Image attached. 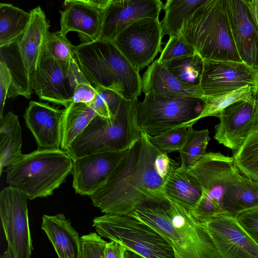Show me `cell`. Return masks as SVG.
<instances>
[{
  "mask_svg": "<svg viewBox=\"0 0 258 258\" xmlns=\"http://www.w3.org/2000/svg\"><path fill=\"white\" fill-rule=\"evenodd\" d=\"M206 0H167L163 6L165 13L161 22L163 35L169 37L179 33L184 20Z\"/></svg>",
  "mask_w": 258,
  "mask_h": 258,
  "instance_id": "f1b7e54d",
  "label": "cell"
},
{
  "mask_svg": "<svg viewBox=\"0 0 258 258\" xmlns=\"http://www.w3.org/2000/svg\"><path fill=\"white\" fill-rule=\"evenodd\" d=\"M202 224L211 236L220 258H258V244L235 217L221 213Z\"/></svg>",
  "mask_w": 258,
  "mask_h": 258,
  "instance_id": "5bb4252c",
  "label": "cell"
},
{
  "mask_svg": "<svg viewBox=\"0 0 258 258\" xmlns=\"http://www.w3.org/2000/svg\"><path fill=\"white\" fill-rule=\"evenodd\" d=\"M129 215L161 235L172 247L175 258H220L205 226L174 202L137 209Z\"/></svg>",
  "mask_w": 258,
  "mask_h": 258,
  "instance_id": "7a4b0ae2",
  "label": "cell"
},
{
  "mask_svg": "<svg viewBox=\"0 0 258 258\" xmlns=\"http://www.w3.org/2000/svg\"><path fill=\"white\" fill-rule=\"evenodd\" d=\"M222 207L225 213L234 217L243 212L258 208V183L237 169L225 192Z\"/></svg>",
  "mask_w": 258,
  "mask_h": 258,
  "instance_id": "cb8c5ba5",
  "label": "cell"
},
{
  "mask_svg": "<svg viewBox=\"0 0 258 258\" xmlns=\"http://www.w3.org/2000/svg\"><path fill=\"white\" fill-rule=\"evenodd\" d=\"M188 131L186 126H179L167 130L155 136L147 135L150 142L162 153H169L180 150Z\"/></svg>",
  "mask_w": 258,
  "mask_h": 258,
  "instance_id": "836d02e7",
  "label": "cell"
},
{
  "mask_svg": "<svg viewBox=\"0 0 258 258\" xmlns=\"http://www.w3.org/2000/svg\"><path fill=\"white\" fill-rule=\"evenodd\" d=\"M256 102H255V113L257 122L258 123V81L256 87Z\"/></svg>",
  "mask_w": 258,
  "mask_h": 258,
  "instance_id": "bcb514c9",
  "label": "cell"
},
{
  "mask_svg": "<svg viewBox=\"0 0 258 258\" xmlns=\"http://www.w3.org/2000/svg\"><path fill=\"white\" fill-rule=\"evenodd\" d=\"M93 222L101 237L120 243L145 258H175L172 247L161 235L129 215L104 214Z\"/></svg>",
  "mask_w": 258,
  "mask_h": 258,
  "instance_id": "9c48e42d",
  "label": "cell"
},
{
  "mask_svg": "<svg viewBox=\"0 0 258 258\" xmlns=\"http://www.w3.org/2000/svg\"><path fill=\"white\" fill-rule=\"evenodd\" d=\"M107 242L96 232L82 236L80 258H105Z\"/></svg>",
  "mask_w": 258,
  "mask_h": 258,
  "instance_id": "74e56055",
  "label": "cell"
},
{
  "mask_svg": "<svg viewBox=\"0 0 258 258\" xmlns=\"http://www.w3.org/2000/svg\"><path fill=\"white\" fill-rule=\"evenodd\" d=\"M203 60L200 87L204 96L221 95L245 86L256 88L258 72L244 62Z\"/></svg>",
  "mask_w": 258,
  "mask_h": 258,
  "instance_id": "4fadbf2b",
  "label": "cell"
},
{
  "mask_svg": "<svg viewBox=\"0 0 258 258\" xmlns=\"http://www.w3.org/2000/svg\"><path fill=\"white\" fill-rule=\"evenodd\" d=\"M163 6L160 0H109L98 39L113 41L123 30L140 19H159Z\"/></svg>",
  "mask_w": 258,
  "mask_h": 258,
  "instance_id": "ac0fdd59",
  "label": "cell"
},
{
  "mask_svg": "<svg viewBox=\"0 0 258 258\" xmlns=\"http://www.w3.org/2000/svg\"><path fill=\"white\" fill-rule=\"evenodd\" d=\"M135 99H122L113 118L96 115L66 151L75 159L94 153L128 150L141 138Z\"/></svg>",
  "mask_w": 258,
  "mask_h": 258,
  "instance_id": "52a82bcc",
  "label": "cell"
},
{
  "mask_svg": "<svg viewBox=\"0 0 258 258\" xmlns=\"http://www.w3.org/2000/svg\"><path fill=\"white\" fill-rule=\"evenodd\" d=\"M163 190L168 200L178 204L189 211L197 205L203 193L201 184L195 175L189 170L180 166L170 174Z\"/></svg>",
  "mask_w": 258,
  "mask_h": 258,
  "instance_id": "d4e9b609",
  "label": "cell"
},
{
  "mask_svg": "<svg viewBox=\"0 0 258 258\" xmlns=\"http://www.w3.org/2000/svg\"><path fill=\"white\" fill-rule=\"evenodd\" d=\"M41 229L45 232L58 258H80L81 237L63 214L44 215Z\"/></svg>",
  "mask_w": 258,
  "mask_h": 258,
  "instance_id": "603a6c76",
  "label": "cell"
},
{
  "mask_svg": "<svg viewBox=\"0 0 258 258\" xmlns=\"http://www.w3.org/2000/svg\"><path fill=\"white\" fill-rule=\"evenodd\" d=\"M73 166L66 151L37 149L6 167V182L29 200L46 198L64 182Z\"/></svg>",
  "mask_w": 258,
  "mask_h": 258,
  "instance_id": "5b68a950",
  "label": "cell"
},
{
  "mask_svg": "<svg viewBox=\"0 0 258 258\" xmlns=\"http://www.w3.org/2000/svg\"><path fill=\"white\" fill-rule=\"evenodd\" d=\"M204 104L197 122L209 116L217 117L219 113L230 105L240 100L255 104L256 88L245 86L221 95L204 96Z\"/></svg>",
  "mask_w": 258,
  "mask_h": 258,
  "instance_id": "4dcf8cb0",
  "label": "cell"
},
{
  "mask_svg": "<svg viewBox=\"0 0 258 258\" xmlns=\"http://www.w3.org/2000/svg\"><path fill=\"white\" fill-rule=\"evenodd\" d=\"M64 109L61 149L67 151L74 140L98 115L91 104L72 102Z\"/></svg>",
  "mask_w": 258,
  "mask_h": 258,
  "instance_id": "4316f807",
  "label": "cell"
},
{
  "mask_svg": "<svg viewBox=\"0 0 258 258\" xmlns=\"http://www.w3.org/2000/svg\"><path fill=\"white\" fill-rule=\"evenodd\" d=\"M196 53L194 47L179 33L169 37L157 60L162 63L175 58L191 56Z\"/></svg>",
  "mask_w": 258,
  "mask_h": 258,
  "instance_id": "8d00e7d4",
  "label": "cell"
},
{
  "mask_svg": "<svg viewBox=\"0 0 258 258\" xmlns=\"http://www.w3.org/2000/svg\"><path fill=\"white\" fill-rule=\"evenodd\" d=\"M29 24L15 41L0 47V61L5 62L12 76L8 98L22 96L30 99L34 76L40 61L50 25L40 6L30 10Z\"/></svg>",
  "mask_w": 258,
  "mask_h": 258,
  "instance_id": "8992f818",
  "label": "cell"
},
{
  "mask_svg": "<svg viewBox=\"0 0 258 258\" xmlns=\"http://www.w3.org/2000/svg\"><path fill=\"white\" fill-rule=\"evenodd\" d=\"M64 110L41 102H30L24 118L35 138L38 149H61Z\"/></svg>",
  "mask_w": 258,
  "mask_h": 258,
  "instance_id": "ffe728a7",
  "label": "cell"
},
{
  "mask_svg": "<svg viewBox=\"0 0 258 258\" xmlns=\"http://www.w3.org/2000/svg\"><path fill=\"white\" fill-rule=\"evenodd\" d=\"M74 57L94 88L110 89L126 100L140 96L143 82L139 71L113 41L98 39L74 45Z\"/></svg>",
  "mask_w": 258,
  "mask_h": 258,
  "instance_id": "3957f363",
  "label": "cell"
},
{
  "mask_svg": "<svg viewBox=\"0 0 258 258\" xmlns=\"http://www.w3.org/2000/svg\"><path fill=\"white\" fill-rule=\"evenodd\" d=\"M163 36L159 19L144 18L126 28L113 42L140 72L149 66L160 51Z\"/></svg>",
  "mask_w": 258,
  "mask_h": 258,
  "instance_id": "7c38bea8",
  "label": "cell"
},
{
  "mask_svg": "<svg viewBox=\"0 0 258 258\" xmlns=\"http://www.w3.org/2000/svg\"><path fill=\"white\" fill-rule=\"evenodd\" d=\"M109 0H67L60 11V29L64 35L76 32L81 43L97 40L100 36Z\"/></svg>",
  "mask_w": 258,
  "mask_h": 258,
  "instance_id": "2e32d148",
  "label": "cell"
},
{
  "mask_svg": "<svg viewBox=\"0 0 258 258\" xmlns=\"http://www.w3.org/2000/svg\"><path fill=\"white\" fill-rule=\"evenodd\" d=\"M142 91L146 94L163 96H190L203 98L200 87L186 85L176 79L157 59L143 74Z\"/></svg>",
  "mask_w": 258,
  "mask_h": 258,
  "instance_id": "7402d4cb",
  "label": "cell"
},
{
  "mask_svg": "<svg viewBox=\"0 0 258 258\" xmlns=\"http://www.w3.org/2000/svg\"><path fill=\"white\" fill-rule=\"evenodd\" d=\"M214 139L220 144L236 152L253 130L258 125L255 104L240 100L230 105L217 116Z\"/></svg>",
  "mask_w": 258,
  "mask_h": 258,
  "instance_id": "d6986e66",
  "label": "cell"
},
{
  "mask_svg": "<svg viewBox=\"0 0 258 258\" xmlns=\"http://www.w3.org/2000/svg\"><path fill=\"white\" fill-rule=\"evenodd\" d=\"M31 15L14 5L0 4V47L15 41L27 29Z\"/></svg>",
  "mask_w": 258,
  "mask_h": 258,
  "instance_id": "83f0119b",
  "label": "cell"
},
{
  "mask_svg": "<svg viewBox=\"0 0 258 258\" xmlns=\"http://www.w3.org/2000/svg\"><path fill=\"white\" fill-rule=\"evenodd\" d=\"M126 249L124 246L117 242H107L104 249L105 258H124V252Z\"/></svg>",
  "mask_w": 258,
  "mask_h": 258,
  "instance_id": "b9f144b4",
  "label": "cell"
},
{
  "mask_svg": "<svg viewBox=\"0 0 258 258\" xmlns=\"http://www.w3.org/2000/svg\"><path fill=\"white\" fill-rule=\"evenodd\" d=\"M210 138L207 129L195 130L188 127L185 142L179 151L181 164L180 167L189 170L206 152Z\"/></svg>",
  "mask_w": 258,
  "mask_h": 258,
  "instance_id": "d6a6232c",
  "label": "cell"
},
{
  "mask_svg": "<svg viewBox=\"0 0 258 258\" xmlns=\"http://www.w3.org/2000/svg\"><path fill=\"white\" fill-rule=\"evenodd\" d=\"M141 131L158 135L179 126L192 127L203 109V98L146 94L142 101L135 99Z\"/></svg>",
  "mask_w": 258,
  "mask_h": 258,
  "instance_id": "ba28073f",
  "label": "cell"
},
{
  "mask_svg": "<svg viewBox=\"0 0 258 258\" xmlns=\"http://www.w3.org/2000/svg\"><path fill=\"white\" fill-rule=\"evenodd\" d=\"M124 258H145L136 252L126 249L124 252Z\"/></svg>",
  "mask_w": 258,
  "mask_h": 258,
  "instance_id": "ee69618b",
  "label": "cell"
},
{
  "mask_svg": "<svg viewBox=\"0 0 258 258\" xmlns=\"http://www.w3.org/2000/svg\"><path fill=\"white\" fill-rule=\"evenodd\" d=\"M231 32L243 62L258 72V31L243 0H226Z\"/></svg>",
  "mask_w": 258,
  "mask_h": 258,
  "instance_id": "44dd1931",
  "label": "cell"
},
{
  "mask_svg": "<svg viewBox=\"0 0 258 258\" xmlns=\"http://www.w3.org/2000/svg\"><path fill=\"white\" fill-rule=\"evenodd\" d=\"M12 81V76L8 66L0 61V118L4 115L5 102Z\"/></svg>",
  "mask_w": 258,
  "mask_h": 258,
  "instance_id": "60d3db41",
  "label": "cell"
},
{
  "mask_svg": "<svg viewBox=\"0 0 258 258\" xmlns=\"http://www.w3.org/2000/svg\"><path fill=\"white\" fill-rule=\"evenodd\" d=\"M74 46L67 36L58 31L48 33L44 49L55 59L69 61L74 57Z\"/></svg>",
  "mask_w": 258,
  "mask_h": 258,
  "instance_id": "d590c367",
  "label": "cell"
},
{
  "mask_svg": "<svg viewBox=\"0 0 258 258\" xmlns=\"http://www.w3.org/2000/svg\"><path fill=\"white\" fill-rule=\"evenodd\" d=\"M235 218L243 229L258 244V208L243 212Z\"/></svg>",
  "mask_w": 258,
  "mask_h": 258,
  "instance_id": "f35d334b",
  "label": "cell"
},
{
  "mask_svg": "<svg viewBox=\"0 0 258 258\" xmlns=\"http://www.w3.org/2000/svg\"><path fill=\"white\" fill-rule=\"evenodd\" d=\"M0 217L8 246L14 258H30L33 250L28 198L8 186L0 193Z\"/></svg>",
  "mask_w": 258,
  "mask_h": 258,
  "instance_id": "8fae6325",
  "label": "cell"
},
{
  "mask_svg": "<svg viewBox=\"0 0 258 258\" xmlns=\"http://www.w3.org/2000/svg\"><path fill=\"white\" fill-rule=\"evenodd\" d=\"M237 169L232 157L220 152L207 153L189 169L202 186L200 200L213 202L223 209L225 192Z\"/></svg>",
  "mask_w": 258,
  "mask_h": 258,
  "instance_id": "9a60e30c",
  "label": "cell"
},
{
  "mask_svg": "<svg viewBox=\"0 0 258 258\" xmlns=\"http://www.w3.org/2000/svg\"><path fill=\"white\" fill-rule=\"evenodd\" d=\"M1 258H14L13 253L9 246H8L7 250L3 254Z\"/></svg>",
  "mask_w": 258,
  "mask_h": 258,
  "instance_id": "f6af8a7d",
  "label": "cell"
},
{
  "mask_svg": "<svg viewBox=\"0 0 258 258\" xmlns=\"http://www.w3.org/2000/svg\"><path fill=\"white\" fill-rule=\"evenodd\" d=\"M258 31V0H243Z\"/></svg>",
  "mask_w": 258,
  "mask_h": 258,
  "instance_id": "7bdbcfd3",
  "label": "cell"
},
{
  "mask_svg": "<svg viewBox=\"0 0 258 258\" xmlns=\"http://www.w3.org/2000/svg\"><path fill=\"white\" fill-rule=\"evenodd\" d=\"M179 166L141 131L140 140L128 149L105 184L90 196L92 204L104 214L129 215L137 209L166 204L164 184Z\"/></svg>",
  "mask_w": 258,
  "mask_h": 258,
  "instance_id": "6da1fadb",
  "label": "cell"
},
{
  "mask_svg": "<svg viewBox=\"0 0 258 258\" xmlns=\"http://www.w3.org/2000/svg\"><path fill=\"white\" fill-rule=\"evenodd\" d=\"M97 94L91 103L97 114L106 118L115 117L122 98L115 92L105 88L96 87Z\"/></svg>",
  "mask_w": 258,
  "mask_h": 258,
  "instance_id": "e575fe53",
  "label": "cell"
},
{
  "mask_svg": "<svg viewBox=\"0 0 258 258\" xmlns=\"http://www.w3.org/2000/svg\"><path fill=\"white\" fill-rule=\"evenodd\" d=\"M22 136L18 116L9 111L0 118V174L21 156Z\"/></svg>",
  "mask_w": 258,
  "mask_h": 258,
  "instance_id": "484cf974",
  "label": "cell"
},
{
  "mask_svg": "<svg viewBox=\"0 0 258 258\" xmlns=\"http://www.w3.org/2000/svg\"><path fill=\"white\" fill-rule=\"evenodd\" d=\"M236 167L244 176L258 183V125L233 154Z\"/></svg>",
  "mask_w": 258,
  "mask_h": 258,
  "instance_id": "1f68e13d",
  "label": "cell"
},
{
  "mask_svg": "<svg viewBox=\"0 0 258 258\" xmlns=\"http://www.w3.org/2000/svg\"><path fill=\"white\" fill-rule=\"evenodd\" d=\"M127 150L97 153L73 159L72 174L76 192L90 197L98 190Z\"/></svg>",
  "mask_w": 258,
  "mask_h": 258,
  "instance_id": "e0dca14e",
  "label": "cell"
},
{
  "mask_svg": "<svg viewBox=\"0 0 258 258\" xmlns=\"http://www.w3.org/2000/svg\"><path fill=\"white\" fill-rule=\"evenodd\" d=\"M161 63L182 83L191 87H200L204 60L198 54L175 58Z\"/></svg>",
  "mask_w": 258,
  "mask_h": 258,
  "instance_id": "f546056e",
  "label": "cell"
},
{
  "mask_svg": "<svg viewBox=\"0 0 258 258\" xmlns=\"http://www.w3.org/2000/svg\"><path fill=\"white\" fill-rule=\"evenodd\" d=\"M97 91L89 82L78 83L74 90L71 103L91 104L94 100Z\"/></svg>",
  "mask_w": 258,
  "mask_h": 258,
  "instance_id": "ab89813d",
  "label": "cell"
},
{
  "mask_svg": "<svg viewBox=\"0 0 258 258\" xmlns=\"http://www.w3.org/2000/svg\"><path fill=\"white\" fill-rule=\"evenodd\" d=\"M87 82L74 57L69 61L57 60L43 49L33 89L40 99L66 108L71 103L76 85Z\"/></svg>",
  "mask_w": 258,
  "mask_h": 258,
  "instance_id": "30bf717a",
  "label": "cell"
},
{
  "mask_svg": "<svg viewBox=\"0 0 258 258\" xmlns=\"http://www.w3.org/2000/svg\"><path fill=\"white\" fill-rule=\"evenodd\" d=\"M202 59L242 62L233 40L226 0H206L179 32Z\"/></svg>",
  "mask_w": 258,
  "mask_h": 258,
  "instance_id": "277c9868",
  "label": "cell"
}]
</instances>
